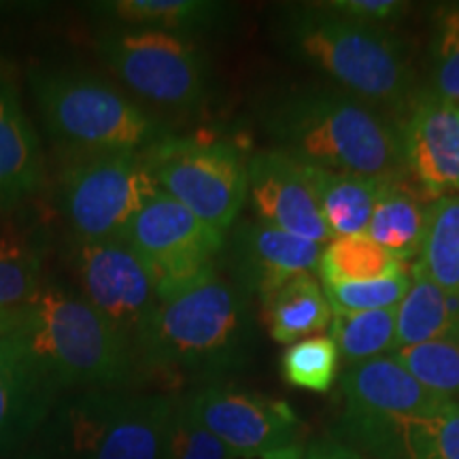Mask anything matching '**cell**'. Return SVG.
<instances>
[{"mask_svg": "<svg viewBox=\"0 0 459 459\" xmlns=\"http://www.w3.org/2000/svg\"><path fill=\"white\" fill-rule=\"evenodd\" d=\"M254 298L217 268L160 300L136 342L141 377L215 383L254 358Z\"/></svg>", "mask_w": 459, "mask_h": 459, "instance_id": "1", "label": "cell"}, {"mask_svg": "<svg viewBox=\"0 0 459 459\" xmlns=\"http://www.w3.org/2000/svg\"><path fill=\"white\" fill-rule=\"evenodd\" d=\"M406 264L383 249L368 232L338 237L321 251L317 266L324 285L361 283L404 273Z\"/></svg>", "mask_w": 459, "mask_h": 459, "instance_id": "24", "label": "cell"}, {"mask_svg": "<svg viewBox=\"0 0 459 459\" xmlns=\"http://www.w3.org/2000/svg\"><path fill=\"white\" fill-rule=\"evenodd\" d=\"M247 196L257 220L324 245L334 240L302 162L271 149L247 160Z\"/></svg>", "mask_w": 459, "mask_h": 459, "instance_id": "15", "label": "cell"}, {"mask_svg": "<svg viewBox=\"0 0 459 459\" xmlns=\"http://www.w3.org/2000/svg\"><path fill=\"white\" fill-rule=\"evenodd\" d=\"M411 287V271L392 274L385 279L361 281V283H341L324 285L325 296L332 308L341 311H383V308H395L404 300Z\"/></svg>", "mask_w": 459, "mask_h": 459, "instance_id": "31", "label": "cell"}, {"mask_svg": "<svg viewBox=\"0 0 459 459\" xmlns=\"http://www.w3.org/2000/svg\"><path fill=\"white\" fill-rule=\"evenodd\" d=\"M432 203H428L426 194L409 177L389 179L366 232L400 262L415 260L426 243Z\"/></svg>", "mask_w": 459, "mask_h": 459, "instance_id": "22", "label": "cell"}, {"mask_svg": "<svg viewBox=\"0 0 459 459\" xmlns=\"http://www.w3.org/2000/svg\"><path fill=\"white\" fill-rule=\"evenodd\" d=\"M73 273L79 296L134 344L158 311L152 273L122 237L77 243Z\"/></svg>", "mask_w": 459, "mask_h": 459, "instance_id": "11", "label": "cell"}, {"mask_svg": "<svg viewBox=\"0 0 459 459\" xmlns=\"http://www.w3.org/2000/svg\"><path fill=\"white\" fill-rule=\"evenodd\" d=\"M341 389L344 409L381 415H436L453 402L423 385L394 355L349 366Z\"/></svg>", "mask_w": 459, "mask_h": 459, "instance_id": "18", "label": "cell"}, {"mask_svg": "<svg viewBox=\"0 0 459 459\" xmlns=\"http://www.w3.org/2000/svg\"><path fill=\"white\" fill-rule=\"evenodd\" d=\"M398 308V307H395ZM395 308L383 311H341L332 308L330 332L338 353L349 366L383 358L395 347Z\"/></svg>", "mask_w": 459, "mask_h": 459, "instance_id": "25", "label": "cell"}, {"mask_svg": "<svg viewBox=\"0 0 459 459\" xmlns=\"http://www.w3.org/2000/svg\"><path fill=\"white\" fill-rule=\"evenodd\" d=\"M395 313L394 351L423 342H459V296L436 283L419 262L411 266V287Z\"/></svg>", "mask_w": 459, "mask_h": 459, "instance_id": "20", "label": "cell"}, {"mask_svg": "<svg viewBox=\"0 0 459 459\" xmlns=\"http://www.w3.org/2000/svg\"><path fill=\"white\" fill-rule=\"evenodd\" d=\"M43 290V255L26 234L0 232V313L20 311Z\"/></svg>", "mask_w": 459, "mask_h": 459, "instance_id": "26", "label": "cell"}, {"mask_svg": "<svg viewBox=\"0 0 459 459\" xmlns=\"http://www.w3.org/2000/svg\"><path fill=\"white\" fill-rule=\"evenodd\" d=\"M166 459H238V455L192 415L186 395H181L170 421Z\"/></svg>", "mask_w": 459, "mask_h": 459, "instance_id": "32", "label": "cell"}, {"mask_svg": "<svg viewBox=\"0 0 459 459\" xmlns=\"http://www.w3.org/2000/svg\"><path fill=\"white\" fill-rule=\"evenodd\" d=\"M273 41L290 60L377 108L406 113L417 99V74L404 43L385 26H370L330 3L279 4Z\"/></svg>", "mask_w": 459, "mask_h": 459, "instance_id": "3", "label": "cell"}, {"mask_svg": "<svg viewBox=\"0 0 459 459\" xmlns=\"http://www.w3.org/2000/svg\"><path fill=\"white\" fill-rule=\"evenodd\" d=\"M304 459H364L358 451L349 449L338 440H319L304 451Z\"/></svg>", "mask_w": 459, "mask_h": 459, "instance_id": "34", "label": "cell"}, {"mask_svg": "<svg viewBox=\"0 0 459 459\" xmlns=\"http://www.w3.org/2000/svg\"><path fill=\"white\" fill-rule=\"evenodd\" d=\"M398 128L406 177L429 200L459 194V105L419 91Z\"/></svg>", "mask_w": 459, "mask_h": 459, "instance_id": "14", "label": "cell"}, {"mask_svg": "<svg viewBox=\"0 0 459 459\" xmlns=\"http://www.w3.org/2000/svg\"><path fill=\"white\" fill-rule=\"evenodd\" d=\"M341 353L330 336H311L298 341L281 355V375L291 387L325 394L336 383Z\"/></svg>", "mask_w": 459, "mask_h": 459, "instance_id": "28", "label": "cell"}, {"mask_svg": "<svg viewBox=\"0 0 459 459\" xmlns=\"http://www.w3.org/2000/svg\"><path fill=\"white\" fill-rule=\"evenodd\" d=\"M392 355L432 392L459 402V342L412 344Z\"/></svg>", "mask_w": 459, "mask_h": 459, "instance_id": "29", "label": "cell"}, {"mask_svg": "<svg viewBox=\"0 0 459 459\" xmlns=\"http://www.w3.org/2000/svg\"><path fill=\"white\" fill-rule=\"evenodd\" d=\"M186 402L192 415L238 457L300 443L302 423L285 400L211 383L186 395Z\"/></svg>", "mask_w": 459, "mask_h": 459, "instance_id": "12", "label": "cell"}, {"mask_svg": "<svg viewBox=\"0 0 459 459\" xmlns=\"http://www.w3.org/2000/svg\"><path fill=\"white\" fill-rule=\"evenodd\" d=\"M324 247L260 220L243 221L226 240L228 277L251 298H260L298 274L317 273Z\"/></svg>", "mask_w": 459, "mask_h": 459, "instance_id": "16", "label": "cell"}, {"mask_svg": "<svg viewBox=\"0 0 459 459\" xmlns=\"http://www.w3.org/2000/svg\"><path fill=\"white\" fill-rule=\"evenodd\" d=\"M304 169H307L308 183L313 187L321 215L334 238L368 230L378 196L389 179H372V177L349 175V172L308 164H304Z\"/></svg>", "mask_w": 459, "mask_h": 459, "instance_id": "23", "label": "cell"}, {"mask_svg": "<svg viewBox=\"0 0 459 459\" xmlns=\"http://www.w3.org/2000/svg\"><path fill=\"white\" fill-rule=\"evenodd\" d=\"M304 446L302 443L291 445V446H283V449L277 451H266V453H257V455H247V457H238V459H304Z\"/></svg>", "mask_w": 459, "mask_h": 459, "instance_id": "35", "label": "cell"}, {"mask_svg": "<svg viewBox=\"0 0 459 459\" xmlns=\"http://www.w3.org/2000/svg\"><path fill=\"white\" fill-rule=\"evenodd\" d=\"M60 381L17 321L0 336V459L26 449L54 409Z\"/></svg>", "mask_w": 459, "mask_h": 459, "instance_id": "13", "label": "cell"}, {"mask_svg": "<svg viewBox=\"0 0 459 459\" xmlns=\"http://www.w3.org/2000/svg\"><path fill=\"white\" fill-rule=\"evenodd\" d=\"M28 83L48 134L66 152L143 153L170 134L111 79L77 66H37Z\"/></svg>", "mask_w": 459, "mask_h": 459, "instance_id": "4", "label": "cell"}, {"mask_svg": "<svg viewBox=\"0 0 459 459\" xmlns=\"http://www.w3.org/2000/svg\"><path fill=\"white\" fill-rule=\"evenodd\" d=\"M17 321L62 387L113 392L139 378L134 344L71 290L43 285Z\"/></svg>", "mask_w": 459, "mask_h": 459, "instance_id": "5", "label": "cell"}, {"mask_svg": "<svg viewBox=\"0 0 459 459\" xmlns=\"http://www.w3.org/2000/svg\"><path fill=\"white\" fill-rule=\"evenodd\" d=\"M330 7L370 26H389L409 11L402 0H330Z\"/></svg>", "mask_w": 459, "mask_h": 459, "instance_id": "33", "label": "cell"}, {"mask_svg": "<svg viewBox=\"0 0 459 459\" xmlns=\"http://www.w3.org/2000/svg\"><path fill=\"white\" fill-rule=\"evenodd\" d=\"M160 192L217 232L234 226L247 198V160L238 145L203 136H172L143 152Z\"/></svg>", "mask_w": 459, "mask_h": 459, "instance_id": "7", "label": "cell"}, {"mask_svg": "<svg viewBox=\"0 0 459 459\" xmlns=\"http://www.w3.org/2000/svg\"><path fill=\"white\" fill-rule=\"evenodd\" d=\"M432 88L440 99L459 105V3L445 4L432 22Z\"/></svg>", "mask_w": 459, "mask_h": 459, "instance_id": "30", "label": "cell"}, {"mask_svg": "<svg viewBox=\"0 0 459 459\" xmlns=\"http://www.w3.org/2000/svg\"><path fill=\"white\" fill-rule=\"evenodd\" d=\"M181 395L85 392L68 406L65 443L71 459H166L170 421Z\"/></svg>", "mask_w": 459, "mask_h": 459, "instance_id": "9", "label": "cell"}, {"mask_svg": "<svg viewBox=\"0 0 459 459\" xmlns=\"http://www.w3.org/2000/svg\"><path fill=\"white\" fill-rule=\"evenodd\" d=\"M122 238L145 262L160 300L217 268L226 247V234L160 189L141 206Z\"/></svg>", "mask_w": 459, "mask_h": 459, "instance_id": "10", "label": "cell"}, {"mask_svg": "<svg viewBox=\"0 0 459 459\" xmlns=\"http://www.w3.org/2000/svg\"><path fill=\"white\" fill-rule=\"evenodd\" d=\"M13 319H15V311L11 313H0V336L7 332L11 325H13Z\"/></svg>", "mask_w": 459, "mask_h": 459, "instance_id": "36", "label": "cell"}, {"mask_svg": "<svg viewBox=\"0 0 459 459\" xmlns=\"http://www.w3.org/2000/svg\"><path fill=\"white\" fill-rule=\"evenodd\" d=\"M277 152L308 166L372 179H404L400 128L381 108L336 85H298L262 108Z\"/></svg>", "mask_w": 459, "mask_h": 459, "instance_id": "2", "label": "cell"}, {"mask_svg": "<svg viewBox=\"0 0 459 459\" xmlns=\"http://www.w3.org/2000/svg\"><path fill=\"white\" fill-rule=\"evenodd\" d=\"M43 179L41 139L22 102L13 68L0 60V213L37 196Z\"/></svg>", "mask_w": 459, "mask_h": 459, "instance_id": "17", "label": "cell"}, {"mask_svg": "<svg viewBox=\"0 0 459 459\" xmlns=\"http://www.w3.org/2000/svg\"><path fill=\"white\" fill-rule=\"evenodd\" d=\"M264 328L274 342L294 344L324 332L332 321V307L315 274H298L257 298Z\"/></svg>", "mask_w": 459, "mask_h": 459, "instance_id": "21", "label": "cell"}, {"mask_svg": "<svg viewBox=\"0 0 459 459\" xmlns=\"http://www.w3.org/2000/svg\"><path fill=\"white\" fill-rule=\"evenodd\" d=\"M94 49L126 91L160 111L192 115L213 96V66L194 39L105 26Z\"/></svg>", "mask_w": 459, "mask_h": 459, "instance_id": "6", "label": "cell"}, {"mask_svg": "<svg viewBox=\"0 0 459 459\" xmlns=\"http://www.w3.org/2000/svg\"><path fill=\"white\" fill-rule=\"evenodd\" d=\"M158 192L143 153L66 156L57 177V209L77 243L122 237Z\"/></svg>", "mask_w": 459, "mask_h": 459, "instance_id": "8", "label": "cell"}, {"mask_svg": "<svg viewBox=\"0 0 459 459\" xmlns=\"http://www.w3.org/2000/svg\"><path fill=\"white\" fill-rule=\"evenodd\" d=\"M417 262L436 283L459 296V196L432 203L428 237Z\"/></svg>", "mask_w": 459, "mask_h": 459, "instance_id": "27", "label": "cell"}, {"mask_svg": "<svg viewBox=\"0 0 459 459\" xmlns=\"http://www.w3.org/2000/svg\"><path fill=\"white\" fill-rule=\"evenodd\" d=\"M90 11L105 26L156 30L198 41L221 32L232 20L234 7L215 0H102Z\"/></svg>", "mask_w": 459, "mask_h": 459, "instance_id": "19", "label": "cell"}]
</instances>
